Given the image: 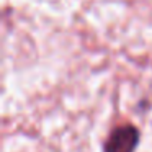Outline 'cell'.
<instances>
[{"label": "cell", "instance_id": "1", "mask_svg": "<svg viewBox=\"0 0 152 152\" xmlns=\"http://www.w3.org/2000/svg\"><path fill=\"white\" fill-rule=\"evenodd\" d=\"M141 141V132L132 124H121L110 132L103 152H134Z\"/></svg>", "mask_w": 152, "mask_h": 152}]
</instances>
